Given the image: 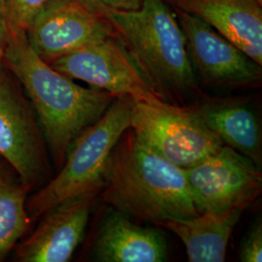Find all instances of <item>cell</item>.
Segmentation results:
<instances>
[{
    "mask_svg": "<svg viewBox=\"0 0 262 262\" xmlns=\"http://www.w3.org/2000/svg\"><path fill=\"white\" fill-rule=\"evenodd\" d=\"M3 63L25 88L58 169L76 138L119 97L56 71L30 47L24 31L10 30Z\"/></svg>",
    "mask_w": 262,
    "mask_h": 262,
    "instance_id": "1",
    "label": "cell"
},
{
    "mask_svg": "<svg viewBox=\"0 0 262 262\" xmlns=\"http://www.w3.org/2000/svg\"><path fill=\"white\" fill-rule=\"evenodd\" d=\"M103 188L102 200L107 205L142 223L158 225L199 214L185 169L145 146L130 128L113 150Z\"/></svg>",
    "mask_w": 262,
    "mask_h": 262,
    "instance_id": "2",
    "label": "cell"
},
{
    "mask_svg": "<svg viewBox=\"0 0 262 262\" xmlns=\"http://www.w3.org/2000/svg\"><path fill=\"white\" fill-rule=\"evenodd\" d=\"M101 14L145 80L167 103L187 106L203 94L176 14L164 0H144L135 11Z\"/></svg>",
    "mask_w": 262,
    "mask_h": 262,
    "instance_id": "3",
    "label": "cell"
},
{
    "mask_svg": "<svg viewBox=\"0 0 262 262\" xmlns=\"http://www.w3.org/2000/svg\"><path fill=\"white\" fill-rule=\"evenodd\" d=\"M133 103L129 96H119L97 122L76 138L58 174L28 200L30 219L42 216L73 197L103 189L113 150L130 127Z\"/></svg>",
    "mask_w": 262,
    "mask_h": 262,
    "instance_id": "4",
    "label": "cell"
},
{
    "mask_svg": "<svg viewBox=\"0 0 262 262\" xmlns=\"http://www.w3.org/2000/svg\"><path fill=\"white\" fill-rule=\"evenodd\" d=\"M129 128L141 143L183 169L195 165L224 146L187 106L134 101Z\"/></svg>",
    "mask_w": 262,
    "mask_h": 262,
    "instance_id": "5",
    "label": "cell"
},
{
    "mask_svg": "<svg viewBox=\"0 0 262 262\" xmlns=\"http://www.w3.org/2000/svg\"><path fill=\"white\" fill-rule=\"evenodd\" d=\"M72 80L116 96L152 106L169 105L145 80L140 70L116 36L77 50L50 63Z\"/></svg>",
    "mask_w": 262,
    "mask_h": 262,
    "instance_id": "6",
    "label": "cell"
},
{
    "mask_svg": "<svg viewBox=\"0 0 262 262\" xmlns=\"http://www.w3.org/2000/svg\"><path fill=\"white\" fill-rule=\"evenodd\" d=\"M174 10L190 63L202 84L217 90H252L262 83V66L202 19Z\"/></svg>",
    "mask_w": 262,
    "mask_h": 262,
    "instance_id": "7",
    "label": "cell"
},
{
    "mask_svg": "<svg viewBox=\"0 0 262 262\" xmlns=\"http://www.w3.org/2000/svg\"><path fill=\"white\" fill-rule=\"evenodd\" d=\"M185 172L190 196L199 213L231 208L245 210L261 193L260 167L225 145Z\"/></svg>",
    "mask_w": 262,
    "mask_h": 262,
    "instance_id": "8",
    "label": "cell"
},
{
    "mask_svg": "<svg viewBox=\"0 0 262 262\" xmlns=\"http://www.w3.org/2000/svg\"><path fill=\"white\" fill-rule=\"evenodd\" d=\"M31 106L0 62V157L19 175L28 190L47 173L44 135Z\"/></svg>",
    "mask_w": 262,
    "mask_h": 262,
    "instance_id": "9",
    "label": "cell"
},
{
    "mask_svg": "<svg viewBox=\"0 0 262 262\" xmlns=\"http://www.w3.org/2000/svg\"><path fill=\"white\" fill-rule=\"evenodd\" d=\"M30 47L47 63L77 50L115 36L103 14L81 0H55L27 32Z\"/></svg>",
    "mask_w": 262,
    "mask_h": 262,
    "instance_id": "10",
    "label": "cell"
},
{
    "mask_svg": "<svg viewBox=\"0 0 262 262\" xmlns=\"http://www.w3.org/2000/svg\"><path fill=\"white\" fill-rule=\"evenodd\" d=\"M101 190L73 197L50 209L33 233L21 244L24 262H66L81 243L96 197Z\"/></svg>",
    "mask_w": 262,
    "mask_h": 262,
    "instance_id": "11",
    "label": "cell"
},
{
    "mask_svg": "<svg viewBox=\"0 0 262 262\" xmlns=\"http://www.w3.org/2000/svg\"><path fill=\"white\" fill-rule=\"evenodd\" d=\"M187 107L224 145L261 167V126L251 99L203 94Z\"/></svg>",
    "mask_w": 262,
    "mask_h": 262,
    "instance_id": "12",
    "label": "cell"
},
{
    "mask_svg": "<svg viewBox=\"0 0 262 262\" xmlns=\"http://www.w3.org/2000/svg\"><path fill=\"white\" fill-rule=\"evenodd\" d=\"M202 19L262 66V0H164Z\"/></svg>",
    "mask_w": 262,
    "mask_h": 262,
    "instance_id": "13",
    "label": "cell"
},
{
    "mask_svg": "<svg viewBox=\"0 0 262 262\" xmlns=\"http://www.w3.org/2000/svg\"><path fill=\"white\" fill-rule=\"evenodd\" d=\"M93 255L101 262H161L167 247L157 229L142 227L111 208L93 245Z\"/></svg>",
    "mask_w": 262,
    "mask_h": 262,
    "instance_id": "14",
    "label": "cell"
},
{
    "mask_svg": "<svg viewBox=\"0 0 262 262\" xmlns=\"http://www.w3.org/2000/svg\"><path fill=\"white\" fill-rule=\"evenodd\" d=\"M243 212L242 208L202 212L190 219L166 221L158 225L178 236L186 248L188 261L223 262Z\"/></svg>",
    "mask_w": 262,
    "mask_h": 262,
    "instance_id": "15",
    "label": "cell"
},
{
    "mask_svg": "<svg viewBox=\"0 0 262 262\" xmlns=\"http://www.w3.org/2000/svg\"><path fill=\"white\" fill-rule=\"evenodd\" d=\"M28 191L17 172L0 157V260L28 230Z\"/></svg>",
    "mask_w": 262,
    "mask_h": 262,
    "instance_id": "16",
    "label": "cell"
},
{
    "mask_svg": "<svg viewBox=\"0 0 262 262\" xmlns=\"http://www.w3.org/2000/svg\"><path fill=\"white\" fill-rule=\"evenodd\" d=\"M55 0H3L10 30L27 32L38 15Z\"/></svg>",
    "mask_w": 262,
    "mask_h": 262,
    "instance_id": "17",
    "label": "cell"
},
{
    "mask_svg": "<svg viewBox=\"0 0 262 262\" xmlns=\"http://www.w3.org/2000/svg\"><path fill=\"white\" fill-rule=\"evenodd\" d=\"M240 260L260 262L262 260V225L259 222L245 238L240 249Z\"/></svg>",
    "mask_w": 262,
    "mask_h": 262,
    "instance_id": "18",
    "label": "cell"
},
{
    "mask_svg": "<svg viewBox=\"0 0 262 262\" xmlns=\"http://www.w3.org/2000/svg\"><path fill=\"white\" fill-rule=\"evenodd\" d=\"M98 12L121 11L128 12L141 8L144 0H81Z\"/></svg>",
    "mask_w": 262,
    "mask_h": 262,
    "instance_id": "19",
    "label": "cell"
},
{
    "mask_svg": "<svg viewBox=\"0 0 262 262\" xmlns=\"http://www.w3.org/2000/svg\"><path fill=\"white\" fill-rule=\"evenodd\" d=\"M9 34V25L6 18L3 0H0V62L3 61V55L8 42Z\"/></svg>",
    "mask_w": 262,
    "mask_h": 262,
    "instance_id": "20",
    "label": "cell"
}]
</instances>
